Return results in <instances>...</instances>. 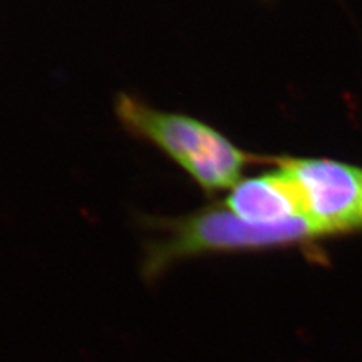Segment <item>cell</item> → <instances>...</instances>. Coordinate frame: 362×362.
I'll return each instance as SVG.
<instances>
[{
  "mask_svg": "<svg viewBox=\"0 0 362 362\" xmlns=\"http://www.w3.org/2000/svg\"><path fill=\"white\" fill-rule=\"evenodd\" d=\"M291 181L302 216L321 233L362 227V169L329 158L272 157Z\"/></svg>",
  "mask_w": 362,
  "mask_h": 362,
  "instance_id": "obj_3",
  "label": "cell"
},
{
  "mask_svg": "<svg viewBox=\"0 0 362 362\" xmlns=\"http://www.w3.org/2000/svg\"><path fill=\"white\" fill-rule=\"evenodd\" d=\"M116 110L127 129L155 144L208 194L231 189L248 165L270 160L242 151L199 119L158 112L133 95L121 94Z\"/></svg>",
  "mask_w": 362,
  "mask_h": 362,
  "instance_id": "obj_2",
  "label": "cell"
},
{
  "mask_svg": "<svg viewBox=\"0 0 362 362\" xmlns=\"http://www.w3.org/2000/svg\"><path fill=\"white\" fill-rule=\"evenodd\" d=\"M161 233L144 246L141 275L148 284L182 259L212 252L260 250L305 243L321 238L303 216L258 224L239 218L226 206L206 207L181 218L144 216L141 224Z\"/></svg>",
  "mask_w": 362,
  "mask_h": 362,
  "instance_id": "obj_1",
  "label": "cell"
},
{
  "mask_svg": "<svg viewBox=\"0 0 362 362\" xmlns=\"http://www.w3.org/2000/svg\"><path fill=\"white\" fill-rule=\"evenodd\" d=\"M224 206L239 218L258 224L302 216L296 189L278 167L269 173L242 179L230 189Z\"/></svg>",
  "mask_w": 362,
  "mask_h": 362,
  "instance_id": "obj_4",
  "label": "cell"
}]
</instances>
